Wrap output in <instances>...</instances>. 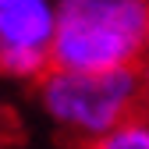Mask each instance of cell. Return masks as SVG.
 I'll return each instance as SVG.
<instances>
[{"instance_id":"1","label":"cell","mask_w":149,"mask_h":149,"mask_svg":"<svg viewBox=\"0 0 149 149\" xmlns=\"http://www.w3.org/2000/svg\"><path fill=\"white\" fill-rule=\"evenodd\" d=\"M149 57V0H68L57 7L50 71H121Z\"/></svg>"},{"instance_id":"2","label":"cell","mask_w":149,"mask_h":149,"mask_svg":"<svg viewBox=\"0 0 149 149\" xmlns=\"http://www.w3.org/2000/svg\"><path fill=\"white\" fill-rule=\"evenodd\" d=\"M39 103L68 135L96 139L117 128L149 124V89L139 68L121 71H46L39 78Z\"/></svg>"},{"instance_id":"3","label":"cell","mask_w":149,"mask_h":149,"mask_svg":"<svg viewBox=\"0 0 149 149\" xmlns=\"http://www.w3.org/2000/svg\"><path fill=\"white\" fill-rule=\"evenodd\" d=\"M57 14L39 0H0V74L43 78L50 71V46Z\"/></svg>"},{"instance_id":"4","label":"cell","mask_w":149,"mask_h":149,"mask_svg":"<svg viewBox=\"0 0 149 149\" xmlns=\"http://www.w3.org/2000/svg\"><path fill=\"white\" fill-rule=\"evenodd\" d=\"M61 149H149V124L117 128V132H110V135H96V139L68 135V139L61 142Z\"/></svg>"},{"instance_id":"5","label":"cell","mask_w":149,"mask_h":149,"mask_svg":"<svg viewBox=\"0 0 149 149\" xmlns=\"http://www.w3.org/2000/svg\"><path fill=\"white\" fill-rule=\"evenodd\" d=\"M139 74H142V82H146V89H149V57L139 64Z\"/></svg>"}]
</instances>
